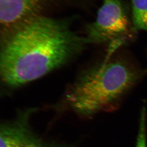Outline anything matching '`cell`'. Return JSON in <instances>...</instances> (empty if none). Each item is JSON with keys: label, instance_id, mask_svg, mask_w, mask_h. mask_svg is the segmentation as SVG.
Returning <instances> with one entry per match:
<instances>
[{"label": "cell", "instance_id": "obj_1", "mask_svg": "<svg viewBox=\"0 0 147 147\" xmlns=\"http://www.w3.org/2000/svg\"><path fill=\"white\" fill-rule=\"evenodd\" d=\"M90 43L65 20L40 16L3 39L0 73L5 89L16 90L63 66Z\"/></svg>", "mask_w": 147, "mask_h": 147}, {"label": "cell", "instance_id": "obj_2", "mask_svg": "<svg viewBox=\"0 0 147 147\" xmlns=\"http://www.w3.org/2000/svg\"><path fill=\"white\" fill-rule=\"evenodd\" d=\"M146 72L122 59H106L80 75L52 107L83 120L113 112Z\"/></svg>", "mask_w": 147, "mask_h": 147}, {"label": "cell", "instance_id": "obj_3", "mask_svg": "<svg viewBox=\"0 0 147 147\" xmlns=\"http://www.w3.org/2000/svg\"><path fill=\"white\" fill-rule=\"evenodd\" d=\"M135 32L121 0H103L94 22L86 29L90 43L108 44L111 55L119 46L129 42Z\"/></svg>", "mask_w": 147, "mask_h": 147}, {"label": "cell", "instance_id": "obj_4", "mask_svg": "<svg viewBox=\"0 0 147 147\" xmlns=\"http://www.w3.org/2000/svg\"><path fill=\"white\" fill-rule=\"evenodd\" d=\"M39 109H19L11 118L1 121L0 147H76L75 143L48 139L38 133L32 119Z\"/></svg>", "mask_w": 147, "mask_h": 147}, {"label": "cell", "instance_id": "obj_5", "mask_svg": "<svg viewBox=\"0 0 147 147\" xmlns=\"http://www.w3.org/2000/svg\"><path fill=\"white\" fill-rule=\"evenodd\" d=\"M51 1L0 0V22L3 38L23 24L41 16Z\"/></svg>", "mask_w": 147, "mask_h": 147}, {"label": "cell", "instance_id": "obj_6", "mask_svg": "<svg viewBox=\"0 0 147 147\" xmlns=\"http://www.w3.org/2000/svg\"><path fill=\"white\" fill-rule=\"evenodd\" d=\"M132 9V25L136 32H147V0H131Z\"/></svg>", "mask_w": 147, "mask_h": 147}, {"label": "cell", "instance_id": "obj_7", "mask_svg": "<svg viewBox=\"0 0 147 147\" xmlns=\"http://www.w3.org/2000/svg\"><path fill=\"white\" fill-rule=\"evenodd\" d=\"M147 111L146 106H142L139 117L136 147H147Z\"/></svg>", "mask_w": 147, "mask_h": 147}]
</instances>
